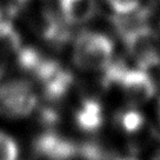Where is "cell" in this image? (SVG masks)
<instances>
[{
  "label": "cell",
  "instance_id": "7",
  "mask_svg": "<svg viewBox=\"0 0 160 160\" xmlns=\"http://www.w3.org/2000/svg\"><path fill=\"white\" fill-rule=\"evenodd\" d=\"M65 19L71 24L86 22L95 13V0H60Z\"/></svg>",
  "mask_w": 160,
  "mask_h": 160
},
{
  "label": "cell",
  "instance_id": "5",
  "mask_svg": "<svg viewBox=\"0 0 160 160\" xmlns=\"http://www.w3.org/2000/svg\"><path fill=\"white\" fill-rule=\"evenodd\" d=\"M32 148L34 155L40 160H73L79 158V145L51 131L38 135Z\"/></svg>",
  "mask_w": 160,
  "mask_h": 160
},
{
  "label": "cell",
  "instance_id": "11",
  "mask_svg": "<svg viewBox=\"0 0 160 160\" xmlns=\"http://www.w3.org/2000/svg\"><path fill=\"white\" fill-rule=\"evenodd\" d=\"M151 160H160V150L157 151L154 154L152 155V158H151Z\"/></svg>",
  "mask_w": 160,
  "mask_h": 160
},
{
  "label": "cell",
  "instance_id": "3",
  "mask_svg": "<svg viewBox=\"0 0 160 160\" xmlns=\"http://www.w3.org/2000/svg\"><path fill=\"white\" fill-rule=\"evenodd\" d=\"M38 107V97L33 85L25 79H12L0 84V114L11 119H21Z\"/></svg>",
  "mask_w": 160,
  "mask_h": 160
},
{
  "label": "cell",
  "instance_id": "14",
  "mask_svg": "<svg viewBox=\"0 0 160 160\" xmlns=\"http://www.w3.org/2000/svg\"><path fill=\"white\" fill-rule=\"evenodd\" d=\"M0 19H1V11H0Z\"/></svg>",
  "mask_w": 160,
  "mask_h": 160
},
{
  "label": "cell",
  "instance_id": "2",
  "mask_svg": "<svg viewBox=\"0 0 160 160\" xmlns=\"http://www.w3.org/2000/svg\"><path fill=\"white\" fill-rule=\"evenodd\" d=\"M113 52L114 45L108 37L94 32H84L75 40L72 57L79 70L98 72L111 65Z\"/></svg>",
  "mask_w": 160,
  "mask_h": 160
},
{
  "label": "cell",
  "instance_id": "1",
  "mask_svg": "<svg viewBox=\"0 0 160 160\" xmlns=\"http://www.w3.org/2000/svg\"><path fill=\"white\" fill-rule=\"evenodd\" d=\"M104 77V86H118L122 97L130 105H141L153 98L155 94L154 81L145 70L127 68L120 64L107 66Z\"/></svg>",
  "mask_w": 160,
  "mask_h": 160
},
{
  "label": "cell",
  "instance_id": "9",
  "mask_svg": "<svg viewBox=\"0 0 160 160\" xmlns=\"http://www.w3.org/2000/svg\"><path fill=\"white\" fill-rule=\"evenodd\" d=\"M19 150L14 139L0 131V160H18Z\"/></svg>",
  "mask_w": 160,
  "mask_h": 160
},
{
  "label": "cell",
  "instance_id": "4",
  "mask_svg": "<svg viewBox=\"0 0 160 160\" xmlns=\"http://www.w3.org/2000/svg\"><path fill=\"white\" fill-rule=\"evenodd\" d=\"M121 35L138 68L146 71L160 62V40L152 28L141 24L122 31Z\"/></svg>",
  "mask_w": 160,
  "mask_h": 160
},
{
  "label": "cell",
  "instance_id": "8",
  "mask_svg": "<svg viewBox=\"0 0 160 160\" xmlns=\"http://www.w3.org/2000/svg\"><path fill=\"white\" fill-rule=\"evenodd\" d=\"M115 121H117V125L125 133L134 134V133H138L144 126L145 118L139 111L134 108H128V110L121 111L120 113H118L115 117Z\"/></svg>",
  "mask_w": 160,
  "mask_h": 160
},
{
  "label": "cell",
  "instance_id": "13",
  "mask_svg": "<svg viewBox=\"0 0 160 160\" xmlns=\"http://www.w3.org/2000/svg\"><path fill=\"white\" fill-rule=\"evenodd\" d=\"M159 121H160V101H159Z\"/></svg>",
  "mask_w": 160,
  "mask_h": 160
},
{
  "label": "cell",
  "instance_id": "10",
  "mask_svg": "<svg viewBox=\"0 0 160 160\" xmlns=\"http://www.w3.org/2000/svg\"><path fill=\"white\" fill-rule=\"evenodd\" d=\"M107 2L118 14L124 15L138 11L141 0H107Z\"/></svg>",
  "mask_w": 160,
  "mask_h": 160
},
{
  "label": "cell",
  "instance_id": "6",
  "mask_svg": "<svg viewBox=\"0 0 160 160\" xmlns=\"http://www.w3.org/2000/svg\"><path fill=\"white\" fill-rule=\"evenodd\" d=\"M74 121L78 128L82 132H97L104 124L102 106L94 98H86L75 110Z\"/></svg>",
  "mask_w": 160,
  "mask_h": 160
},
{
  "label": "cell",
  "instance_id": "12",
  "mask_svg": "<svg viewBox=\"0 0 160 160\" xmlns=\"http://www.w3.org/2000/svg\"><path fill=\"white\" fill-rule=\"evenodd\" d=\"M110 160H135V159H132V158H112Z\"/></svg>",
  "mask_w": 160,
  "mask_h": 160
}]
</instances>
